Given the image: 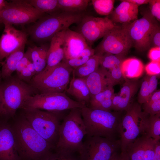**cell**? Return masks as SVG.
Listing matches in <instances>:
<instances>
[{
	"label": "cell",
	"mask_w": 160,
	"mask_h": 160,
	"mask_svg": "<svg viewBox=\"0 0 160 160\" xmlns=\"http://www.w3.org/2000/svg\"><path fill=\"white\" fill-rule=\"evenodd\" d=\"M124 81L119 94L120 100L116 111H126L127 109L132 103V101L133 98L139 86L137 80H129L126 78Z\"/></svg>",
	"instance_id": "44dd1931"
},
{
	"label": "cell",
	"mask_w": 160,
	"mask_h": 160,
	"mask_svg": "<svg viewBox=\"0 0 160 160\" xmlns=\"http://www.w3.org/2000/svg\"><path fill=\"white\" fill-rule=\"evenodd\" d=\"M85 12L75 13L59 12L45 15L30 26L27 32L34 41L44 43L50 41L57 33L79 24L85 15Z\"/></svg>",
	"instance_id": "3957f363"
},
{
	"label": "cell",
	"mask_w": 160,
	"mask_h": 160,
	"mask_svg": "<svg viewBox=\"0 0 160 160\" xmlns=\"http://www.w3.org/2000/svg\"><path fill=\"white\" fill-rule=\"evenodd\" d=\"M87 135L80 108L72 109L60 124L58 140L55 150L79 153L83 139Z\"/></svg>",
	"instance_id": "5b68a950"
},
{
	"label": "cell",
	"mask_w": 160,
	"mask_h": 160,
	"mask_svg": "<svg viewBox=\"0 0 160 160\" xmlns=\"http://www.w3.org/2000/svg\"><path fill=\"white\" fill-rule=\"evenodd\" d=\"M125 56L123 55L104 53L101 56L100 65L103 68L110 70L116 66L120 65L124 60Z\"/></svg>",
	"instance_id": "1f68e13d"
},
{
	"label": "cell",
	"mask_w": 160,
	"mask_h": 160,
	"mask_svg": "<svg viewBox=\"0 0 160 160\" xmlns=\"http://www.w3.org/2000/svg\"><path fill=\"white\" fill-rule=\"evenodd\" d=\"M120 66H116L109 71H108L107 78L109 86L113 87L125 80V78L122 73Z\"/></svg>",
	"instance_id": "e575fe53"
},
{
	"label": "cell",
	"mask_w": 160,
	"mask_h": 160,
	"mask_svg": "<svg viewBox=\"0 0 160 160\" xmlns=\"http://www.w3.org/2000/svg\"><path fill=\"white\" fill-rule=\"evenodd\" d=\"M160 100V91L158 90L156 91L151 95L148 101L149 102H153Z\"/></svg>",
	"instance_id": "c3c4849f"
},
{
	"label": "cell",
	"mask_w": 160,
	"mask_h": 160,
	"mask_svg": "<svg viewBox=\"0 0 160 160\" xmlns=\"http://www.w3.org/2000/svg\"><path fill=\"white\" fill-rule=\"evenodd\" d=\"M4 25L0 38V63L12 53L25 45L28 35L26 32L17 30L12 25Z\"/></svg>",
	"instance_id": "9a60e30c"
},
{
	"label": "cell",
	"mask_w": 160,
	"mask_h": 160,
	"mask_svg": "<svg viewBox=\"0 0 160 160\" xmlns=\"http://www.w3.org/2000/svg\"><path fill=\"white\" fill-rule=\"evenodd\" d=\"M45 15L28 4L26 0H13L0 12V24L24 25L35 23Z\"/></svg>",
	"instance_id": "30bf717a"
},
{
	"label": "cell",
	"mask_w": 160,
	"mask_h": 160,
	"mask_svg": "<svg viewBox=\"0 0 160 160\" xmlns=\"http://www.w3.org/2000/svg\"><path fill=\"white\" fill-rule=\"evenodd\" d=\"M86 135L79 152L81 160H109L120 148V139Z\"/></svg>",
	"instance_id": "8fae6325"
},
{
	"label": "cell",
	"mask_w": 160,
	"mask_h": 160,
	"mask_svg": "<svg viewBox=\"0 0 160 160\" xmlns=\"http://www.w3.org/2000/svg\"><path fill=\"white\" fill-rule=\"evenodd\" d=\"M45 160H78L73 155L74 153L55 150Z\"/></svg>",
	"instance_id": "8d00e7d4"
},
{
	"label": "cell",
	"mask_w": 160,
	"mask_h": 160,
	"mask_svg": "<svg viewBox=\"0 0 160 160\" xmlns=\"http://www.w3.org/2000/svg\"><path fill=\"white\" fill-rule=\"evenodd\" d=\"M145 133L148 136L155 140H160V113L149 116Z\"/></svg>",
	"instance_id": "d6a6232c"
},
{
	"label": "cell",
	"mask_w": 160,
	"mask_h": 160,
	"mask_svg": "<svg viewBox=\"0 0 160 160\" xmlns=\"http://www.w3.org/2000/svg\"><path fill=\"white\" fill-rule=\"evenodd\" d=\"M23 110V114L33 128L55 147L58 140L60 124L56 113L36 108Z\"/></svg>",
	"instance_id": "ba28073f"
},
{
	"label": "cell",
	"mask_w": 160,
	"mask_h": 160,
	"mask_svg": "<svg viewBox=\"0 0 160 160\" xmlns=\"http://www.w3.org/2000/svg\"><path fill=\"white\" fill-rule=\"evenodd\" d=\"M90 1L88 0H58L61 12L75 13L85 12Z\"/></svg>",
	"instance_id": "f1b7e54d"
},
{
	"label": "cell",
	"mask_w": 160,
	"mask_h": 160,
	"mask_svg": "<svg viewBox=\"0 0 160 160\" xmlns=\"http://www.w3.org/2000/svg\"><path fill=\"white\" fill-rule=\"evenodd\" d=\"M143 111L150 116L160 113V100L148 101L143 104Z\"/></svg>",
	"instance_id": "74e56055"
},
{
	"label": "cell",
	"mask_w": 160,
	"mask_h": 160,
	"mask_svg": "<svg viewBox=\"0 0 160 160\" xmlns=\"http://www.w3.org/2000/svg\"><path fill=\"white\" fill-rule=\"evenodd\" d=\"M73 69L62 60L56 65L35 75L29 84L39 93L65 92Z\"/></svg>",
	"instance_id": "52a82bcc"
},
{
	"label": "cell",
	"mask_w": 160,
	"mask_h": 160,
	"mask_svg": "<svg viewBox=\"0 0 160 160\" xmlns=\"http://www.w3.org/2000/svg\"><path fill=\"white\" fill-rule=\"evenodd\" d=\"M88 46L85 40L80 33L69 28L66 29L64 37L63 59L69 60L76 57Z\"/></svg>",
	"instance_id": "e0dca14e"
},
{
	"label": "cell",
	"mask_w": 160,
	"mask_h": 160,
	"mask_svg": "<svg viewBox=\"0 0 160 160\" xmlns=\"http://www.w3.org/2000/svg\"><path fill=\"white\" fill-rule=\"evenodd\" d=\"M78 24L77 32L91 47L95 41L104 37L116 25L108 17H101L87 15Z\"/></svg>",
	"instance_id": "5bb4252c"
},
{
	"label": "cell",
	"mask_w": 160,
	"mask_h": 160,
	"mask_svg": "<svg viewBox=\"0 0 160 160\" xmlns=\"http://www.w3.org/2000/svg\"><path fill=\"white\" fill-rule=\"evenodd\" d=\"M86 104L69 97L65 92L62 93H38L29 97L22 108H36L56 112L74 108H81Z\"/></svg>",
	"instance_id": "9c48e42d"
},
{
	"label": "cell",
	"mask_w": 160,
	"mask_h": 160,
	"mask_svg": "<svg viewBox=\"0 0 160 160\" xmlns=\"http://www.w3.org/2000/svg\"><path fill=\"white\" fill-rule=\"evenodd\" d=\"M146 72L148 76L159 75L160 73V62L151 61L145 67Z\"/></svg>",
	"instance_id": "b9f144b4"
},
{
	"label": "cell",
	"mask_w": 160,
	"mask_h": 160,
	"mask_svg": "<svg viewBox=\"0 0 160 160\" xmlns=\"http://www.w3.org/2000/svg\"><path fill=\"white\" fill-rule=\"evenodd\" d=\"M156 141L148 136L143 160H153Z\"/></svg>",
	"instance_id": "f35d334b"
},
{
	"label": "cell",
	"mask_w": 160,
	"mask_h": 160,
	"mask_svg": "<svg viewBox=\"0 0 160 160\" xmlns=\"http://www.w3.org/2000/svg\"><path fill=\"white\" fill-rule=\"evenodd\" d=\"M2 79L0 84V116L13 117L18 109L22 108L29 97L39 93L17 75Z\"/></svg>",
	"instance_id": "7a4b0ae2"
},
{
	"label": "cell",
	"mask_w": 160,
	"mask_h": 160,
	"mask_svg": "<svg viewBox=\"0 0 160 160\" xmlns=\"http://www.w3.org/2000/svg\"><path fill=\"white\" fill-rule=\"evenodd\" d=\"M11 126L21 160H45L55 149L33 128L23 114Z\"/></svg>",
	"instance_id": "6da1fadb"
},
{
	"label": "cell",
	"mask_w": 160,
	"mask_h": 160,
	"mask_svg": "<svg viewBox=\"0 0 160 160\" xmlns=\"http://www.w3.org/2000/svg\"><path fill=\"white\" fill-rule=\"evenodd\" d=\"M87 135L110 139H116L121 117L119 111L93 109L87 106L80 108Z\"/></svg>",
	"instance_id": "277c9868"
},
{
	"label": "cell",
	"mask_w": 160,
	"mask_h": 160,
	"mask_svg": "<svg viewBox=\"0 0 160 160\" xmlns=\"http://www.w3.org/2000/svg\"><path fill=\"white\" fill-rule=\"evenodd\" d=\"M121 2L110 15L114 23L122 24L130 22L137 19L138 6L127 1L121 0Z\"/></svg>",
	"instance_id": "d6986e66"
},
{
	"label": "cell",
	"mask_w": 160,
	"mask_h": 160,
	"mask_svg": "<svg viewBox=\"0 0 160 160\" xmlns=\"http://www.w3.org/2000/svg\"><path fill=\"white\" fill-rule=\"evenodd\" d=\"M109 160H130L126 151L121 152L119 153L117 151L115 152Z\"/></svg>",
	"instance_id": "bcb514c9"
},
{
	"label": "cell",
	"mask_w": 160,
	"mask_h": 160,
	"mask_svg": "<svg viewBox=\"0 0 160 160\" xmlns=\"http://www.w3.org/2000/svg\"><path fill=\"white\" fill-rule=\"evenodd\" d=\"M30 61L29 56L25 52L23 57L18 62L16 65V71L17 75H19L26 66Z\"/></svg>",
	"instance_id": "7bdbcfd3"
},
{
	"label": "cell",
	"mask_w": 160,
	"mask_h": 160,
	"mask_svg": "<svg viewBox=\"0 0 160 160\" xmlns=\"http://www.w3.org/2000/svg\"><path fill=\"white\" fill-rule=\"evenodd\" d=\"M101 56L95 54L84 64L73 69V76L76 78H84L95 71L99 67Z\"/></svg>",
	"instance_id": "83f0119b"
},
{
	"label": "cell",
	"mask_w": 160,
	"mask_h": 160,
	"mask_svg": "<svg viewBox=\"0 0 160 160\" xmlns=\"http://www.w3.org/2000/svg\"><path fill=\"white\" fill-rule=\"evenodd\" d=\"M65 30L57 33L51 40L47 52V65L44 70H47L56 65L64 59L63 41Z\"/></svg>",
	"instance_id": "ac0fdd59"
},
{
	"label": "cell",
	"mask_w": 160,
	"mask_h": 160,
	"mask_svg": "<svg viewBox=\"0 0 160 160\" xmlns=\"http://www.w3.org/2000/svg\"><path fill=\"white\" fill-rule=\"evenodd\" d=\"M133 47L132 41L122 25H116L103 37L95 49V54L105 53L125 56Z\"/></svg>",
	"instance_id": "4fadbf2b"
},
{
	"label": "cell",
	"mask_w": 160,
	"mask_h": 160,
	"mask_svg": "<svg viewBox=\"0 0 160 160\" xmlns=\"http://www.w3.org/2000/svg\"><path fill=\"white\" fill-rule=\"evenodd\" d=\"M107 72V69L99 66L95 71L84 77L91 97L102 92L109 86Z\"/></svg>",
	"instance_id": "ffe728a7"
},
{
	"label": "cell",
	"mask_w": 160,
	"mask_h": 160,
	"mask_svg": "<svg viewBox=\"0 0 160 160\" xmlns=\"http://www.w3.org/2000/svg\"><path fill=\"white\" fill-rule=\"evenodd\" d=\"M92 2L94 9L100 15H108L113 11L115 0H92Z\"/></svg>",
	"instance_id": "836d02e7"
},
{
	"label": "cell",
	"mask_w": 160,
	"mask_h": 160,
	"mask_svg": "<svg viewBox=\"0 0 160 160\" xmlns=\"http://www.w3.org/2000/svg\"><path fill=\"white\" fill-rule=\"evenodd\" d=\"M0 160H21L12 126L5 121L0 122Z\"/></svg>",
	"instance_id": "2e32d148"
},
{
	"label": "cell",
	"mask_w": 160,
	"mask_h": 160,
	"mask_svg": "<svg viewBox=\"0 0 160 160\" xmlns=\"http://www.w3.org/2000/svg\"><path fill=\"white\" fill-rule=\"evenodd\" d=\"M151 13L157 21H160V0H149Z\"/></svg>",
	"instance_id": "60d3db41"
},
{
	"label": "cell",
	"mask_w": 160,
	"mask_h": 160,
	"mask_svg": "<svg viewBox=\"0 0 160 160\" xmlns=\"http://www.w3.org/2000/svg\"><path fill=\"white\" fill-rule=\"evenodd\" d=\"M120 66L124 77L127 79L139 77L142 75L144 70L142 62L135 58L124 60Z\"/></svg>",
	"instance_id": "484cf974"
},
{
	"label": "cell",
	"mask_w": 160,
	"mask_h": 160,
	"mask_svg": "<svg viewBox=\"0 0 160 160\" xmlns=\"http://www.w3.org/2000/svg\"><path fill=\"white\" fill-rule=\"evenodd\" d=\"M25 45L12 53L5 58L4 61L1 63L2 68L0 71L2 79L10 77L16 71L17 63L24 55Z\"/></svg>",
	"instance_id": "d4e9b609"
},
{
	"label": "cell",
	"mask_w": 160,
	"mask_h": 160,
	"mask_svg": "<svg viewBox=\"0 0 160 160\" xmlns=\"http://www.w3.org/2000/svg\"><path fill=\"white\" fill-rule=\"evenodd\" d=\"M95 52L94 49L88 46L76 57L69 60L63 59V60L74 69L87 62L95 55Z\"/></svg>",
	"instance_id": "4dcf8cb0"
},
{
	"label": "cell",
	"mask_w": 160,
	"mask_h": 160,
	"mask_svg": "<svg viewBox=\"0 0 160 160\" xmlns=\"http://www.w3.org/2000/svg\"><path fill=\"white\" fill-rule=\"evenodd\" d=\"M150 47H160V28L157 23L153 29L150 37Z\"/></svg>",
	"instance_id": "ab89813d"
},
{
	"label": "cell",
	"mask_w": 160,
	"mask_h": 160,
	"mask_svg": "<svg viewBox=\"0 0 160 160\" xmlns=\"http://www.w3.org/2000/svg\"><path fill=\"white\" fill-rule=\"evenodd\" d=\"M157 21L151 13L146 12L141 18L122 24L130 39L133 47L140 52L150 47V37Z\"/></svg>",
	"instance_id": "7c38bea8"
},
{
	"label": "cell",
	"mask_w": 160,
	"mask_h": 160,
	"mask_svg": "<svg viewBox=\"0 0 160 160\" xmlns=\"http://www.w3.org/2000/svg\"><path fill=\"white\" fill-rule=\"evenodd\" d=\"M7 2V1L4 0H0V12L5 8Z\"/></svg>",
	"instance_id": "f907efd6"
},
{
	"label": "cell",
	"mask_w": 160,
	"mask_h": 160,
	"mask_svg": "<svg viewBox=\"0 0 160 160\" xmlns=\"http://www.w3.org/2000/svg\"><path fill=\"white\" fill-rule=\"evenodd\" d=\"M66 91L77 101L89 104L91 96L84 78H76L73 76Z\"/></svg>",
	"instance_id": "603a6c76"
},
{
	"label": "cell",
	"mask_w": 160,
	"mask_h": 160,
	"mask_svg": "<svg viewBox=\"0 0 160 160\" xmlns=\"http://www.w3.org/2000/svg\"><path fill=\"white\" fill-rule=\"evenodd\" d=\"M26 1L39 11L51 14L60 12L58 0H29Z\"/></svg>",
	"instance_id": "f546056e"
},
{
	"label": "cell",
	"mask_w": 160,
	"mask_h": 160,
	"mask_svg": "<svg viewBox=\"0 0 160 160\" xmlns=\"http://www.w3.org/2000/svg\"><path fill=\"white\" fill-rule=\"evenodd\" d=\"M147 137L144 133L127 147L125 151L130 160H143Z\"/></svg>",
	"instance_id": "4316f807"
},
{
	"label": "cell",
	"mask_w": 160,
	"mask_h": 160,
	"mask_svg": "<svg viewBox=\"0 0 160 160\" xmlns=\"http://www.w3.org/2000/svg\"><path fill=\"white\" fill-rule=\"evenodd\" d=\"M2 78L1 76V71H0V84L1 82L2 81Z\"/></svg>",
	"instance_id": "816d5d0a"
},
{
	"label": "cell",
	"mask_w": 160,
	"mask_h": 160,
	"mask_svg": "<svg viewBox=\"0 0 160 160\" xmlns=\"http://www.w3.org/2000/svg\"><path fill=\"white\" fill-rule=\"evenodd\" d=\"M153 160H160V142L159 140L156 142Z\"/></svg>",
	"instance_id": "7dc6e473"
},
{
	"label": "cell",
	"mask_w": 160,
	"mask_h": 160,
	"mask_svg": "<svg viewBox=\"0 0 160 160\" xmlns=\"http://www.w3.org/2000/svg\"><path fill=\"white\" fill-rule=\"evenodd\" d=\"M148 56L151 61L160 62V47H152L149 52Z\"/></svg>",
	"instance_id": "ee69618b"
},
{
	"label": "cell",
	"mask_w": 160,
	"mask_h": 160,
	"mask_svg": "<svg viewBox=\"0 0 160 160\" xmlns=\"http://www.w3.org/2000/svg\"><path fill=\"white\" fill-rule=\"evenodd\" d=\"M127 1L138 7L142 4H148L149 0H127Z\"/></svg>",
	"instance_id": "681fc988"
},
{
	"label": "cell",
	"mask_w": 160,
	"mask_h": 160,
	"mask_svg": "<svg viewBox=\"0 0 160 160\" xmlns=\"http://www.w3.org/2000/svg\"><path fill=\"white\" fill-rule=\"evenodd\" d=\"M125 111L118 129L121 152H125L129 144L145 133L150 116L142 111L141 106L136 102L132 103Z\"/></svg>",
	"instance_id": "8992f818"
},
{
	"label": "cell",
	"mask_w": 160,
	"mask_h": 160,
	"mask_svg": "<svg viewBox=\"0 0 160 160\" xmlns=\"http://www.w3.org/2000/svg\"><path fill=\"white\" fill-rule=\"evenodd\" d=\"M158 85L157 76H148V87L151 95L156 91Z\"/></svg>",
	"instance_id": "f6af8a7d"
},
{
	"label": "cell",
	"mask_w": 160,
	"mask_h": 160,
	"mask_svg": "<svg viewBox=\"0 0 160 160\" xmlns=\"http://www.w3.org/2000/svg\"><path fill=\"white\" fill-rule=\"evenodd\" d=\"M115 94L113 87L108 86L99 93L92 96L88 107L107 111L112 110V99Z\"/></svg>",
	"instance_id": "cb8c5ba5"
},
{
	"label": "cell",
	"mask_w": 160,
	"mask_h": 160,
	"mask_svg": "<svg viewBox=\"0 0 160 160\" xmlns=\"http://www.w3.org/2000/svg\"><path fill=\"white\" fill-rule=\"evenodd\" d=\"M49 44H44L40 46L29 47L26 52L35 67L36 75L42 72L47 63V55Z\"/></svg>",
	"instance_id": "7402d4cb"
},
{
	"label": "cell",
	"mask_w": 160,
	"mask_h": 160,
	"mask_svg": "<svg viewBox=\"0 0 160 160\" xmlns=\"http://www.w3.org/2000/svg\"><path fill=\"white\" fill-rule=\"evenodd\" d=\"M151 95L148 87V76L144 77L141 84L138 94V101L140 104H143L148 101Z\"/></svg>",
	"instance_id": "d590c367"
}]
</instances>
